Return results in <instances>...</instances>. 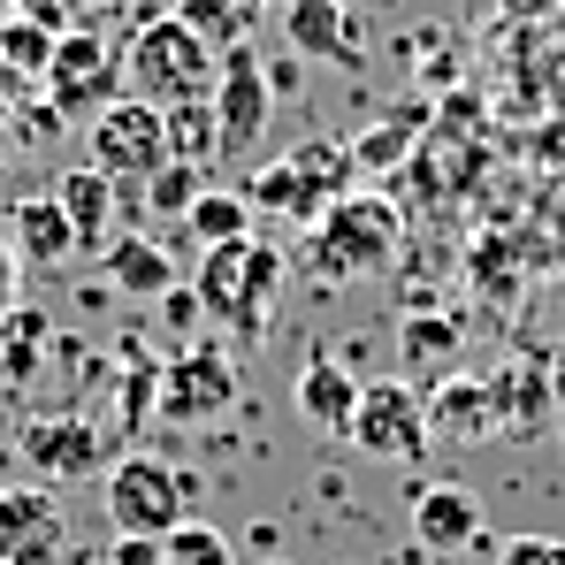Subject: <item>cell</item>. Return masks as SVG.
<instances>
[{"label": "cell", "mask_w": 565, "mask_h": 565, "mask_svg": "<svg viewBox=\"0 0 565 565\" xmlns=\"http://www.w3.org/2000/svg\"><path fill=\"white\" fill-rule=\"evenodd\" d=\"M115 62H122V93L169 115V107H199V99L214 93V62H222V54L191 31L184 15L161 8V15H146V23L130 31V46H122Z\"/></svg>", "instance_id": "obj_1"}, {"label": "cell", "mask_w": 565, "mask_h": 565, "mask_svg": "<svg viewBox=\"0 0 565 565\" xmlns=\"http://www.w3.org/2000/svg\"><path fill=\"white\" fill-rule=\"evenodd\" d=\"M199 313L222 321L237 344H253L276 313V290H282V253L260 245V237H237V245H206L199 260Z\"/></svg>", "instance_id": "obj_2"}, {"label": "cell", "mask_w": 565, "mask_h": 565, "mask_svg": "<svg viewBox=\"0 0 565 565\" xmlns=\"http://www.w3.org/2000/svg\"><path fill=\"white\" fill-rule=\"evenodd\" d=\"M191 504H199V473L191 467H169V459H153V451H130V459L107 467V520H115V535H153V543H169L191 520Z\"/></svg>", "instance_id": "obj_3"}, {"label": "cell", "mask_w": 565, "mask_h": 565, "mask_svg": "<svg viewBox=\"0 0 565 565\" xmlns=\"http://www.w3.org/2000/svg\"><path fill=\"white\" fill-rule=\"evenodd\" d=\"M397 237H405V222L382 191H344L313 222V260L329 276H375V268L397 260Z\"/></svg>", "instance_id": "obj_4"}, {"label": "cell", "mask_w": 565, "mask_h": 565, "mask_svg": "<svg viewBox=\"0 0 565 565\" xmlns=\"http://www.w3.org/2000/svg\"><path fill=\"white\" fill-rule=\"evenodd\" d=\"M206 115H214V153L222 161H245L268 122H276V85H268V62L253 46H230L214 62V93H206Z\"/></svg>", "instance_id": "obj_5"}, {"label": "cell", "mask_w": 565, "mask_h": 565, "mask_svg": "<svg viewBox=\"0 0 565 565\" xmlns=\"http://www.w3.org/2000/svg\"><path fill=\"white\" fill-rule=\"evenodd\" d=\"M85 138H93V169H99L115 191H138L153 169H161V161H177L169 115H161V107H146V99H130V93L115 99V107L99 115Z\"/></svg>", "instance_id": "obj_6"}, {"label": "cell", "mask_w": 565, "mask_h": 565, "mask_svg": "<svg viewBox=\"0 0 565 565\" xmlns=\"http://www.w3.org/2000/svg\"><path fill=\"white\" fill-rule=\"evenodd\" d=\"M39 93H46V107H54L62 122H99V115L122 99V62H115V46H107L99 31H62V46H54L46 77H39Z\"/></svg>", "instance_id": "obj_7"}, {"label": "cell", "mask_w": 565, "mask_h": 565, "mask_svg": "<svg viewBox=\"0 0 565 565\" xmlns=\"http://www.w3.org/2000/svg\"><path fill=\"white\" fill-rule=\"evenodd\" d=\"M344 444H360L367 459H390V467L420 459V451H428V405H420V390L405 375L360 382V413H352Z\"/></svg>", "instance_id": "obj_8"}, {"label": "cell", "mask_w": 565, "mask_h": 565, "mask_svg": "<svg viewBox=\"0 0 565 565\" xmlns=\"http://www.w3.org/2000/svg\"><path fill=\"white\" fill-rule=\"evenodd\" d=\"M115 444L99 436L85 413H46V420H23V436H15V459L23 473L39 481V489H62V481H85V473H107Z\"/></svg>", "instance_id": "obj_9"}, {"label": "cell", "mask_w": 565, "mask_h": 565, "mask_svg": "<svg viewBox=\"0 0 565 565\" xmlns=\"http://www.w3.org/2000/svg\"><path fill=\"white\" fill-rule=\"evenodd\" d=\"M230 397H237V360H230L222 344H191L177 360H161V397H153V413H161L169 428H206V420H222Z\"/></svg>", "instance_id": "obj_10"}, {"label": "cell", "mask_w": 565, "mask_h": 565, "mask_svg": "<svg viewBox=\"0 0 565 565\" xmlns=\"http://www.w3.org/2000/svg\"><path fill=\"white\" fill-rule=\"evenodd\" d=\"M62 504L54 489H0V565H62Z\"/></svg>", "instance_id": "obj_11"}, {"label": "cell", "mask_w": 565, "mask_h": 565, "mask_svg": "<svg viewBox=\"0 0 565 565\" xmlns=\"http://www.w3.org/2000/svg\"><path fill=\"white\" fill-rule=\"evenodd\" d=\"M413 543L436 551V558H451V551L481 543V497L459 489V481H428V489H413Z\"/></svg>", "instance_id": "obj_12"}, {"label": "cell", "mask_w": 565, "mask_h": 565, "mask_svg": "<svg viewBox=\"0 0 565 565\" xmlns=\"http://www.w3.org/2000/svg\"><path fill=\"white\" fill-rule=\"evenodd\" d=\"M282 39H290L298 62L360 70V39H352V8L344 0H282Z\"/></svg>", "instance_id": "obj_13"}, {"label": "cell", "mask_w": 565, "mask_h": 565, "mask_svg": "<svg viewBox=\"0 0 565 565\" xmlns=\"http://www.w3.org/2000/svg\"><path fill=\"white\" fill-rule=\"evenodd\" d=\"M290 397H298V420H306V428L344 436V428H352V413H360V375H352L344 360L313 352V360L298 367V382H290Z\"/></svg>", "instance_id": "obj_14"}, {"label": "cell", "mask_w": 565, "mask_h": 565, "mask_svg": "<svg viewBox=\"0 0 565 565\" xmlns=\"http://www.w3.org/2000/svg\"><path fill=\"white\" fill-rule=\"evenodd\" d=\"M8 245H15L23 268H70V260L85 253L54 191H46V199H15V214H8Z\"/></svg>", "instance_id": "obj_15"}, {"label": "cell", "mask_w": 565, "mask_h": 565, "mask_svg": "<svg viewBox=\"0 0 565 565\" xmlns=\"http://www.w3.org/2000/svg\"><path fill=\"white\" fill-rule=\"evenodd\" d=\"M99 276L115 282L122 298H161V290H177V260H169L161 237H107Z\"/></svg>", "instance_id": "obj_16"}, {"label": "cell", "mask_w": 565, "mask_h": 565, "mask_svg": "<svg viewBox=\"0 0 565 565\" xmlns=\"http://www.w3.org/2000/svg\"><path fill=\"white\" fill-rule=\"evenodd\" d=\"M46 352H54V321H46V306H8V313H0V390L39 382Z\"/></svg>", "instance_id": "obj_17"}, {"label": "cell", "mask_w": 565, "mask_h": 565, "mask_svg": "<svg viewBox=\"0 0 565 565\" xmlns=\"http://www.w3.org/2000/svg\"><path fill=\"white\" fill-rule=\"evenodd\" d=\"M54 199H62V214H70L77 245H85V253H107V237H115L107 222H115V199H122V191H115L93 161H85V169H70V177L54 184Z\"/></svg>", "instance_id": "obj_18"}, {"label": "cell", "mask_w": 565, "mask_h": 565, "mask_svg": "<svg viewBox=\"0 0 565 565\" xmlns=\"http://www.w3.org/2000/svg\"><path fill=\"white\" fill-rule=\"evenodd\" d=\"M169 15H184L214 54H230V46H253V23L268 15V0H177Z\"/></svg>", "instance_id": "obj_19"}, {"label": "cell", "mask_w": 565, "mask_h": 565, "mask_svg": "<svg viewBox=\"0 0 565 565\" xmlns=\"http://www.w3.org/2000/svg\"><path fill=\"white\" fill-rule=\"evenodd\" d=\"M253 206H268V214H290V222H321V206H329V191L313 184L298 161H276V169H260L253 184H245Z\"/></svg>", "instance_id": "obj_20"}, {"label": "cell", "mask_w": 565, "mask_h": 565, "mask_svg": "<svg viewBox=\"0 0 565 565\" xmlns=\"http://www.w3.org/2000/svg\"><path fill=\"white\" fill-rule=\"evenodd\" d=\"M54 46H62L54 23H39V15H0V70H8L15 85H39L46 62H54Z\"/></svg>", "instance_id": "obj_21"}, {"label": "cell", "mask_w": 565, "mask_h": 565, "mask_svg": "<svg viewBox=\"0 0 565 565\" xmlns=\"http://www.w3.org/2000/svg\"><path fill=\"white\" fill-rule=\"evenodd\" d=\"M184 230L199 237V245H237V237H253V199H245V191L206 184L199 199H191Z\"/></svg>", "instance_id": "obj_22"}, {"label": "cell", "mask_w": 565, "mask_h": 565, "mask_svg": "<svg viewBox=\"0 0 565 565\" xmlns=\"http://www.w3.org/2000/svg\"><path fill=\"white\" fill-rule=\"evenodd\" d=\"M214 184V177H206V161H191V153H177V161H161V169H153V177H146V199H138V206H146V214H161V222H184L191 214V199H199V191Z\"/></svg>", "instance_id": "obj_23"}, {"label": "cell", "mask_w": 565, "mask_h": 565, "mask_svg": "<svg viewBox=\"0 0 565 565\" xmlns=\"http://www.w3.org/2000/svg\"><path fill=\"white\" fill-rule=\"evenodd\" d=\"M153 397H161V360H130L115 375V436H138L146 413H153Z\"/></svg>", "instance_id": "obj_24"}, {"label": "cell", "mask_w": 565, "mask_h": 565, "mask_svg": "<svg viewBox=\"0 0 565 565\" xmlns=\"http://www.w3.org/2000/svg\"><path fill=\"white\" fill-rule=\"evenodd\" d=\"M413 130H420V115H397V122H375V130H360V146H352V169H360V177H382V169H397V161L413 153Z\"/></svg>", "instance_id": "obj_25"}, {"label": "cell", "mask_w": 565, "mask_h": 565, "mask_svg": "<svg viewBox=\"0 0 565 565\" xmlns=\"http://www.w3.org/2000/svg\"><path fill=\"white\" fill-rule=\"evenodd\" d=\"M397 344H405V367L451 360V352H459V321H444V313H413V321L397 329Z\"/></svg>", "instance_id": "obj_26"}, {"label": "cell", "mask_w": 565, "mask_h": 565, "mask_svg": "<svg viewBox=\"0 0 565 565\" xmlns=\"http://www.w3.org/2000/svg\"><path fill=\"white\" fill-rule=\"evenodd\" d=\"M161 558H169V565H237V551H230V535H222V527L184 520V527L161 543Z\"/></svg>", "instance_id": "obj_27"}, {"label": "cell", "mask_w": 565, "mask_h": 565, "mask_svg": "<svg viewBox=\"0 0 565 565\" xmlns=\"http://www.w3.org/2000/svg\"><path fill=\"white\" fill-rule=\"evenodd\" d=\"M497 565H565V543L558 535H512V543H497Z\"/></svg>", "instance_id": "obj_28"}, {"label": "cell", "mask_w": 565, "mask_h": 565, "mask_svg": "<svg viewBox=\"0 0 565 565\" xmlns=\"http://www.w3.org/2000/svg\"><path fill=\"white\" fill-rule=\"evenodd\" d=\"M107 565H169V558H161V543H153V535H115Z\"/></svg>", "instance_id": "obj_29"}, {"label": "cell", "mask_w": 565, "mask_h": 565, "mask_svg": "<svg viewBox=\"0 0 565 565\" xmlns=\"http://www.w3.org/2000/svg\"><path fill=\"white\" fill-rule=\"evenodd\" d=\"M8 306H23V260H15V245L0 237V313Z\"/></svg>", "instance_id": "obj_30"}, {"label": "cell", "mask_w": 565, "mask_h": 565, "mask_svg": "<svg viewBox=\"0 0 565 565\" xmlns=\"http://www.w3.org/2000/svg\"><path fill=\"white\" fill-rule=\"evenodd\" d=\"M115 8H146V15H153V0H70V15H85V31L115 23Z\"/></svg>", "instance_id": "obj_31"}, {"label": "cell", "mask_w": 565, "mask_h": 565, "mask_svg": "<svg viewBox=\"0 0 565 565\" xmlns=\"http://www.w3.org/2000/svg\"><path fill=\"white\" fill-rule=\"evenodd\" d=\"M161 313H169V329H199V290H161Z\"/></svg>", "instance_id": "obj_32"}, {"label": "cell", "mask_w": 565, "mask_h": 565, "mask_svg": "<svg viewBox=\"0 0 565 565\" xmlns=\"http://www.w3.org/2000/svg\"><path fill=\"white\" fill-rule=\"evenodd\" d=\"M8 138H15V107L0 99V146H8Z\"/></svg>", "instance_id": "obj_33"}, {"label": "cell", "mask_w": 565, "mask_h": 565, "mask_svg": "<svg viewBox=\"0 0 565 565\" xmlns=\"http://www.w3.org/2000/svg\"><path fill=\"white\" fill-rule=\"evenodd\" d=\"M504 8H543V0H504Z\"/></svg>", "instance_id": "obj_34"}, {"label": "cell", "mask_w": 565, "mask_h": 565, "mask_svg": "<svg viewBox=\"0 0 565 565\" xmlns=\"http://www.w3.org/2000/svg\"><path fill=\"white\" fill-rule=\"evenodd\" d=\"M0 489H8V459H0Z\"/></svg>", "instance_id": "obj_35"}]
</instances>
